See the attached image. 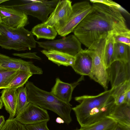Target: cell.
<instances>
[{
    "mask_svg": "<svg viewBox=\"0 0 130 130\" xmlns=\"http://www.w3.org/2000/svg\"><path fill=\"white\" fill-rule=\"evenodd\" d=\"M92 6V11L73 31L88 49L94 50L102 40L111 35L130 31L119 10L99 3Z\"/></svg>",
    "mask_w": 130,
    "mask_h": 130,
    "instance_id": "cell-1",
    "label": "cell"
},
{
    "mask_svg": "<svg viewBox=\"0 0 130 130\" xmlns=\"http://www.w3.org/2000/svg\"><path fill=\"white\" fill-rule=\"evenodd\" d=\"M2 23V20H1V17L0 16V23Z\"/></svg>",
    "mask_w": 130,
    "mask_h": 130,
    "instance_id": "cell-40",
    "label": "cell"
},
{
    "mask_svg": "<svg viewBox=\"0 0 130 130\" xmlns=\"http://www.w3.org/2000/svg\"><path fill=\"white\" fill-rule=\"evenodd\" d=\"M1 35V33L0 32V36Z\"/></svg>",
    "mask_w": 130,
    "mask_h": 130,
    "instance_id": "cell-41",
    "label": "cell"
},
{
    "mask_svg": "<svg viewBox=\"0 0 130 130\" xmlns=\"http://www.w3.org/2000/svg\"><path fill=\"white\" fill-rule=\"evenodd\" d=\"M115 43H124L130 46V31L113 35Z\"/></svg>",
    "mask_w": 130,
    "mask_h": 130,
    "instance_id": "cell-29",
    "label": "cell"
},
{
    "mask_svg": "<svg viewBox=\"0 0 130 130\" xmlns=\"http://www.w3.org/2000/svg\"><path fill=\"white\" fill-rule=\"evenodd\" d=\"M5 121L3 116H0V130L4 125Z\"/></svg>",
    "mask_w": 130,
    "mask_h": 130,
    "instance_id": "cell-35",
    "label": "cell"
},
{
    "mask_svg": "<svg viewBox=\"0 0 130 130\" xmlns=\"http://www.w3.org/2000/svg\"><path fill=\"white\" fill-rule=\"evenodd\" d=\"M3 106V102L0 98V109H1L2 108Z\"/></svg>",
    "mask_w": 130,
    "mask_h": 130,
    "instance_id": "cell-38",
    "label": "cell"
},
{
    "mask_svg": "<svg viewBox=\"0 0 130 130\" xmlns=\"http://www.w3.org/2000/svg\"><path fill=\"white\" fill-rule=\"evenodd\" d=\"M36 52H28L24 53H15L12 54L14 56H18L23 58L35 59L40 60L41 58L38 56Z\"/></svg>",
    "mask_w": 130,
    "mask_h": 130,
    "instance_id": "cell-32",
    "label": "cell"
},
{
    "mask_svg": "<svg viewBox=\"0 0 130 130\" xmlns=\"http://www.w3.org/2000/svg\"><path fill=\"white\" fill-rule=\"evenodd\" d=\"M55 121L57 123L59 124H63L65 123L64 120L60 117H57Z\"/></svg>",
    "mask_w": 130,
    "mask_h": 130,
    "instance_id": "cell-37",
    "label": "cell"
},
{
    "mask_svg": "<svg viewBox=\"0 0 130 130\" xmlns=\"http://www.w3.org/2000/svg\"><path fill=\"white\" fill-rule=\"evenodd\" d=\"M93 3H102L107 6L119 10L121 12L129 15V13L120 5L113 1L108 0H90Z\"/></svg>",
    "mask_w": 130,
    "mask_h": 130,
    "instance_id": "cell-30",
    "label": "cell"
},
{
    "mask_svg": "<svg viewBox=\"0 0 130 130\" xmlns=\"http://www.w3.org/2000/svg\"><path fill=\"white\" fill-rule=\"evenodd\" d=\"M48 122L45 121L33 124L24 125L27 130H50L47 126Z\"/></svg>",
    "mask_w": 130,
    "mask_h": 130,
    "instance_id": "cell-31",
    "label": "cell"
},
{
    "mask_svg": "<svg viewBox=\"0 0 130 130\" xmlns=\"http://www.w3.org/2000/svg\"><path fill=\"white\" fill-rule=\"evenodd\" d=\"M92 6L89 2L83 1L72 5V11L68 20L56 31L59 35L65 37L73 32L75 27L92 11Z\"/></svg>",
    "mask_w": 130,
    "mask_h": 130,
    "instance_id": "cell-7",
    "label": "cell"
},
{
    "mask_svg": "<svg viewBox=\"0 0 130 130\" xmlns=\"http://www.w3.org/2000/svg\"><path fill=\"white\" fill-rule=\"evenodd\" d=\"M36 42L39 47L44 50H54L74 56L83 50L81 42L73 35L56 40Z\"/></svg>",
    "mask_w": 130,
    "mask_h": 130,
    "instance_id": "cell-5",
    "label": "cell"
},
{
    "mask_svg": "<svg viewBox=\"0 0 130 130\" xmlns=\"http://www.w3.org/2000/svg\"><path fill=\"white\" fill-rule=\"evenodd\" d=\"M15 119L24 125L33 124L50 119L46 110L29 103L22 111L17 115Z\"/></svg>",
    "mask_w": 130,
    "mask_h": 130,
    "instance_id": "cell-10",
    "label": "cell"
},
{
    "mask_svg": "<svg viewBox=\"0 0 130 130\" xmlns=\"http://www.w3.org/2000/svg\"><path fill=\"white\" fill-rule=\"evenodd\" d=\"M0 16L2 23L14 29L24 27L29 23L27 15L9 5L0 6Z\"/></svg>",
    "mask_w": 130,
    "mask_h": 130,
    "instance_id": "cell-9",
    "label": "cell"
},
{
    "mask_svg": "<svg viewBox=\"0 0 130 130\" xmlns=\"http://www.w3.org/2000/svg\"><path fill=\"white\" fill-rule=\"evenodd\" d=\"M17 89L13 88L4 89L1 92L0 99L6 110L9 115V119L14 118L17 113Z\"/></svg>",
    "mask_w": 130,
    "mask_h": 130,
    "instance_id": "cell-17",
    "label": "cell"
},
{
    "mask_svg": "<svg viewBox=\"0 0 130 130\" xmlns=\"http://www.w3.org/2000/svg\"><path fill=\"white\" fill-rule=\"evenodd\" d=\"M113 130H130V126L117 123L116 126Z\"/></svg>",
    "mask_w": 130,
    "mask_h": 130,
    "instance_id": "cell-33",
    "label": "cell"
},
{
    "mask_svg": "<svg viewBox=\"0 0 130 130\" xmlns=\"http://www.w3.org/2000/svg\"><path fill=\"white\" fill-rule=\"evenodd\" d=\"M83 76H82L77 81L71 84L63 82L59 78H57L51 92L60 100L66 103L70 104L73 91L80 82L83 80Z\"/></svg>",
    "mask_w": 130,
    "mask_h": 130,
    "instance_id": "cell-15",
    "label": "cell"
},
{
    "mask_svg": "<svg viewBox=\"0 0 130 130\" xmlns=\"http://www.w3.org/2000/svg\"><path fill=\"white\" fill-rule=\"evenodd\" d=\"M0 66L6 68L28 71L33 74H41L42 69L35 66L31 61H26L20 58L10 57L0 53Z\"/></svg>",
    "mask_w": 130,
    "mask_h": 130,
    "instance_id": "cell-13",
    "label": "cell"
},
{
    "mask_svg": "<svg viewBox=\"0 0 130 130\" xmlns=\"http://www.w3.org/2000/svg\"><path fill=\"white\" fill-rule=\"evenodd\" d=\"M9 0H0V4L4 2L9 1Z\"/></svg>",
    "mask_w": 130,
    "mask_h": 130,
    "instance_id": "cell-39",
    "label": "cell"
},
{
    "mask_svg": "<svg viewBox=\"0 0 130 130\" xmlns=\"http://www.w3.org/2000/svg\"><path fill=\"white\" fill-rule=\"evenodd\" d=\"M125 103L130 105V89L128 90L126 93Z\"/></svg>",
    "mask_w": 130,
    "mask_h": 130,
    "instance_id": "cell-34",
    "label": "cell"
},
{
    "mask_svg": "<svg viewBox=\"0 0 130 130\" xmlns=\"http://www.w3.org/2000/svg\"><path fill=\"white\" fill-rule=\"evenodd\" d=\"M114 61L130 62V46L126 44L115 43L114 45Z\"/></svg>",
    "mask_w": 130,
    "mask_h": 130,
    "instance_id": "cell-21",
    "label": "cell"
},
{
    "mask_svg": "<svg viewBox=\"0 0 130 130\" xmlns=\"http://www.w3.org/2000/svg\"><path fill=\"white\" fill-rule=\"evenodd\" d=\"M32 74L30 72L23 70H19L17 75L14 77L7 88L17 89L24 86L28 79Z\"/></svg>",
    "mask_w": 130,
    "mask_h": 130,
    "instance_id": "cell-25",
    "label": "cell"
},
{
    "mask_svg": "<svg viewBox=\"0 0 130 130\" xmlns=\"http://www.w3.org/2000/svg\"><path fill=\"white\" fill-rule=\"evenodd\" d=\"M19 70L6 68L0 66V89L7 88Z\"/></svg>",
    "mask_w": 130,
    "mask_h": 130,
    "instance_id": "cell-23",
    "label": "cell"
},
{
    "mask_svg": "<svg viewBox=\"0 0 130 130\" xmlns=\"http://www.w3.org/2000/svg\"><path fill=\"white\" fill-rule=\"evenodd\" d=\"M72 2L59 0L46 21L43 23L53 26L57 30L67 22L72 11Z\"/></svg>",
    "mask_w": 130,
    "mask_h": 130,
    "instance_id": "cell-11",
    "label": "cell"
},
{
    "mask_svg": "<svg viewBox=\"0 0 130 130\" xmlns=\"http://www.w3.org/2000/svg\"><path fill=\"white\" fill-rule=\"evenodd\" d=\"M75 57L74 62L72 66L73 69L76 73L82 76H88L93 63L91 50L88 49L83 50Z\"/></svg>",
    "mask_w": 130,
    "mask_h": 130,
    "instance_id": "cell-16",
    "label": "cell"
},
{
    "mask_svg": "<svg viewBox=\"0 0 130 130\" xmlns=\"http://www.w3.org/2000/svg\"><path fill=\"white\" fill-rule=\"evenodd\" d=\"M59 1L42 0L39 2L9 6L27 15L36 17L43 23L47 20L49 14L54 10Z\"/></svg>",
    "mask_w": 130,
    "mask_h": 130,
    "instance_id": "cell-6",
    "label": "cell"
},
{
    "mask_svg": "<svg viewBox=\"0 0 130 130\" xmlns=\"http://www.w3.org/2000/svg\"><path fill=\"white\" fill-rule=\"evenodd\" d=\"M1 130H27L24 125L14 118L6 120Z\"/></svg>",
    "mask_w": 130,
    "mask_h": 130,
    "instance_id": "cell-27",
    "label": "cell"
},
{
    "mask_svg": "<svg viewBox=\"0 0 130 130\" xmlns=\"http://www.w3.org/2000/svg\"><path fill=\"white\" fill-rule=\"evenodd\" d=\"M106 39L102 40L95 49L90 50L93 58V63L90 73L88 76L107 90L109 82L107 69L104 62Z\"/></svg>",
    "mask_w": 130,
    "mask_h": 130,
    "instance_id": "cell-4",
    "label": "cell"
},
{
    "mask_svg": "<svg viewBox=\"0 0 130 130\" xmlns=\"http://www.w3.org/2000/svg\"><path fill=\"white\" fill-rule=\"evenodd\" d=\"M17 92V105L16 116L22 111L29 103L28 98L27 91L24 86L18 88Z\"/></svg>",
    "mask_w": 130,
    "mask_h": 130,
    "instance_id": "cell-26",
    "label": "cell"
},
{
    "mask_svg": "<svg viewBox=\"0 0 130 130\" xmlns=\"http://www.w3.org/2000/svg\"><path fill=\"white\" fill-rule=\"evenodd\" d=\"M130 89V80L122 83L114 88L112 94L114 100L118 97L125 94Z\"/></svg>",
    "mask_w": 130,
    "mask_h": 130,
    "instance_id": "cell-28",
    "label": "cell"
},
{
    "mask_svg": "<svg viewBox=\"0 0 130 130\" xmlns=\"http://www.w3.org/2000/svg\"><path fill=\"white\" fill-rule=\"evenodd\" d=\"M31 32L36 36L37 39H44L53 40L58 34L54 27L43 23L34 26L32 28Z\"/></svg>",
    "mask_w": 130,
    "mask_h": 130,
    "instance_id": "cell-20",
    "label": "cell"
},
{
    "mask_svg": "<svg viewBox=\"0 0 130 130\" xmlns=\"http://www.w3.org/2000/svg\"><path fill=\"white\" fill-rule=\"evenodd\" d=\"M115 43L113 35L106 39L104 62L107 69L114 61L113 54Z\"/></svg>",
    "mask_w": 130,
    "mask_h": 130,
    "instance_id": "cell-24",
    "label": "cell"
},
{
    "mask_svg": "<svg viewBox=\"0 0 130 130\" xmlns=\"http://www.w3.org/2000/svg\"><path fill=\"white\" fill-rule=\"evenodd\" d=\"M36 43L31 31L23 27L15 29L11 38L0 46L3 48L20 51L36 48Z\"/></svg>",
    "mask_w": 130,
    "mask_h": 130,
    "instance_id": "cell-8",
    "label": "cell"
},
{
    "mask_svg": "<svg viewBox=\"0 0 130 130\" xmlns=\"http://www.w3.org/2000/svg\"><path fill=\"white\" fill-rule=\"evenodd\" d=\"M107 117L117 123L130 126V105L125 103L119 105L115 104Z\"/></svg>",
    "mask_w": 130,
    "mask_h": 130,
    "instance_id": "cell-19",
    "label": "cell"
},
{
    "mask_svg": "<svg viewBox=\"0 0 130 130\" xmlns=\"http://www.w3.org/2000/svg\"><path fill=\"white\" fill-rule=\"evenodd\" d=\"M42 0H23L22 1L24 3L23 4H30L41 2Z\"/></svg>",
    "mask_w": 130,
    "mask_h": 130,
    "instance_id": "cell-36",
    "label": "cell"
},
{
    "mask_svg": "<svg viewBox=\"0 0 130 130\" xmlns=\"http://www.w3.org/2000/svg\"><path fill=\"white\" fill-rule=\"evenodd\" d=\"M25 87L29 103L45 110L53 111L63 119L67 124L72 122L71 112L72 108L70 104L61 101L51 92L39 88L32 82L28 81Z\"/></svg>",
    "mask_w": 130,
    "mask_h": 130,
    "instance_id": "cell-2",
    "label": "cell"
},
{
    "mask_svg": "<svg viewBox=\"0 0 130 130\" xmlns=\"http://www.w3.org/2000/svg\"><path fill=\"white\" fill-rule=\"evenodd\" d=\"M111 88H115L125 81L130 80V62L116 60L107 69Z\"/></svg>",
    "mask_w": 130,
    "mask_h": 130,
    "instance_id": "cell-12",
    "label": "cell"
},
{
    "mask_svg": "<svg viewBox=\"0 0 130 130\" xmlns=\"http://www.w3.org/2000/svg\"><path fill=\"white\" fill-rule=\"evenodd\" d=\"M114 88L105 91L94 96L84 95L75 97V100L80 103L72 108L78 120L92 110L102 106L113 99L112 96Z\"/></svg>",
    "mask_w": 130,
    "mask_h": 130,
    "instance_id": "cell-3",
    "label": "cell"
},
{
    "mask_svg": "<svg viewBox=\"0 0 130 130\" xmlns=\"http://www.w3.org/2000/svg\"><path fill=\"white\" fill-rule=\"evenodd\" d=\"M115 104L113 99L103 106L92 110L77 121L81 127L98 122L109 116Z\"/></svg>",
    "mask_w": 130,
    "mask_h": 130,
    "instance_id": "cell-14",
    "label": "cell"
},
{
    "mask_svg": "<svg viewBox=\"0 0 130 130\" xmlns=\"http://www.w3.org/2000/svg\"><path fill=\"white\" fill-rule=\"evenodd\" d=\"M117 123L112 119L106 117L93 124L74 130H113Z\"/></svg>",
    "mask_w": 130,
    "mask_h": 130,
    "instance_id": "cell-22",
    "label": "cell"
},
{
    "mask_svg": "<svg viewBox=\"0 0 130 130\" xmlns=\"http://www.w3.org/2000/svg\"><path fill=\"white\" fill-rule=\"evenodd\" d=\"M50 60L56 64L58 66L63 65L72 67L75 59L74 56L68 54L53 50L44 49L41 51Z\"/></svg>",
    "mask_w": 130,
    "mask_h": 130,
    "instance_id": "cell-18",
    "label": "cell"
}]
</instances>
